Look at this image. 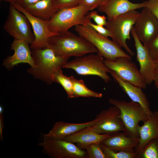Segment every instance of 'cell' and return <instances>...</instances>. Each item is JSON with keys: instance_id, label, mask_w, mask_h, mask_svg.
I'll list each match as a JSON object with an SVG mask.
<instances>
[{"instance_id": "1", "label": "cell", "mask_w": 158, "mask_h": 158, "mask_svg": "<svg viewBox=\"0 0 158 158\" xmlns=\"http://www.w3.org/2000/svg\"><path fill=\"white\" fill-rule=\"evenodd\" d=\"M47 47L52 49L57 56L68 58L98 53L97 48L88 41L69 31L50 37Z\"/></svg>"}, {"instance_id": "2", "label": "cell", "mask_w": 158, "mask_h": 158, "mask_svg": "<svg viewBox=\"0 0 158 158\" xmlns=\"http://www.w3.org/2000/svg\"><path fill=\"white\" fill-rule=\"evenodd\" d=\"M32 56L35 67H30L28 72L34 78L40 80L48 85L54 82L55 75L61 70L68 58L56 56L49 48L33 49Z\"/></svg>"}, {"instance_id": "3", "label": "cell", "mask_w": 158, "mask_h": 158, "mask_svg": "<svg viewBox=\"0 0 158 158\" xmlns=\"http://www.w3.org/2000/svg\"><path fill=\"white\" fill-rule=\"evenodd\" d=\"M90 11L86 7L79 5L59 9L48 21V28L58 34L69 31L77 25H88L91 19L87 15Z\"/></svg>"}, {"instance_id": "4", "label": "cell", "mask_w": 158, "mask_h": 158, "mask_svg": "<svg viewBox=\"0 0 158 158\" xmlns=\"http://www.w3.org/2000/svg\"><path fill=\"white\" fill-rule=\"evenodd\" d=\"M74 30L92 44L98 50L97 54L105 59L112 61L121 56L131 59L116 42L100 35L89 25H77Z\"/></svg>"}, {"instance_id": "5", "label": "cell", "mask_w": 158, "mask_h": 158, "mask_svg": "<svg viewBox=\"0 0 158 158\" xmlns=\"http://www.w3.org/2000/svg\"><path fill=\"white\" fill-rule=\"evenodd\" d=\"M108 101L120 110V117L125 128L124 132L130 137H139L137 132L139 123L149 119L143 107L138 103L132 101L127 102L124 100L110 98Z\"/></svg>"}, {"instance_id": "6", "label": "cell", "mask_w": 158, "mask_h": 158, "mask_svg": "<svg viewBox=\"0 0 158 158\" xmlns=\"http://www.w3.org/2000/svg\"><path fill=\"white\" fill-rule=\"evenodd\" d=\"M104 60L98 54H90L76 57L71 61H67L62 68L72 69L80 75L97 76L107 83L110 80L107 74L110 69L105 64Z\"/></svg>"}, {"instance_id": "7", "label": "cell", "mask_w": 158, "mask_h": 158, "mask_svg": "<svg viewBox=\"0 0 158 158\" xmlns=\"http://www.w3.org/2000/svg\"><path fill=\"white\" fill-rule=\"evenodd\" d=\"M139 13L136 10L130 11L107 20L105 26L110 31L113 41L124 49L131 56H134L135 54L126 42L127 40H130V32Z\"/></svg>"}, {"instance_id": "8", "label": "cell", "mask_w": 158, "mask_h": 158, "mask_svg": "<svg viewBox=\"0 0 158 158\" xmlns=\"http://www.w3.org/2000/svg\"><path fill=\"white\" fill-rule=\"evenodd\" d=\"M27 17L10 4L8 14L3 27L4 30L14 39L24 40L31 45L35 37Z\"/></svg>"}, {"instance_id": "9", "label": "cell", "mask_w": 158, "mask_h": 158, "mask_svg": "<svg viewBox=\"0 0 158 158\" xmlns=\"http://www.w3.org/2000/svg\"><path fill=\"white\" fill-rule=\"evenodd\" d=\"M38 145L43 153L51 158H86V152L74 143L63 140L44 138Z\"/></svg>"}, {"instance_id": "10", "label": "cell", "mask_w": 158, "mask_h": 158, "mask_svg": "<svg viewBox=\"0 0 158 158\" xmlns=\"http://www.w3.org/2000/svg\"><path fill=\"white\" fill-rule=\"evenodd\" d=\"M131 59L121 56L112 61L105 59L104 62L110 70L115 72L123 80L145 89L147 84L136 64Z\"/></svg>"}, {"instance_id": "11", "label": "cell", "mask_w": 158, "mask_h": 158, "mask_svg": "<svg viewBox=\"0 0 158 158\" xmlns=\"http://www.w3.org/2000/svg\"><path fill=\"white\" fill-rule=\"evenodd\" d=\"M120 111L115 106L102 110L96 116L98 121L92 128L100 134H111L118 132L125 131L124 125L120 117Z\"/></svg>"}, {"instance_id": "12", "label": "cell", "mask_w": 158, "mask_h": 158, "mask_svg": "<svg viewBox=\"0 0 158 158\" xmlns=\"http://www.w3.org/2000/svg\"><path fill=\"white\" fill-rule=\"evenodd\" d=\"M28 18L33 29L35 38L30 47L32 50L47 48L48 40L53 36L58 35L51 32L48 28V21L41 19L30 14L18 3L11 4Z\"/></svg>"}, {"instance_id": "13", "label": "cell", "mask_w": 158, "mask_h": 158, "mask_svg": "<svg viewBox=\"0 0 158 158\" xmlns=\"http://www.w3.org/2000/svg\"><path fill=\"white\" fill-rule=\"evenodd\" d=\"M134 27L139 40L145 45L158 34V20L145 7L140 13Z\"/></svg>"}, {"instance_id": "14", "label": "cell", "mask_w": 158, "mask_h": 158, "mask_svg": "<svg viewBox=\"0 0 158 158\" xmlns=\"http://www.w3.org/2000/svg\"><path fill=\"white\" fill-rule=\"evenodd\" d=\"M29 44L24 40L14 39L11 47L14 53L4 59L3 65L8 69H11L19 63H26L29 64L31 68H35V63Z\"/></svg>"}, {"instance_id": "15", "label": "cell", "mask_w": 158, "mask_h": 158, "mask_svg": "<svg viewBox=\"0 0 158 158\" xmlns=\"http://www.w3.org/2000/svg\"><path fill=\"white\" fill-rule=\"evenodd\" d=\"M130 32L135 42L137 59L140 66V72L146 84L150 85L153 81L155 73L154 61L137 37L134 26Z\"/></svg>"}, {"instance_id": "16", "label": "cell", "mask_w": 158, "mask_h": 158, "mask_svg": "<svg viewBox=\"0 0 158 158\" xmlns=\"http://www.w3.org/2000/svg\"><path fill=\"white\" fill-rule=\"evenodd\" d=\"M145 7V1L134 3L129 0H104L97 8L106 15L107 20H110L119 15Z\"/></svg>"}, {"instance_id": "17", "label": "cell", "mask_w": 158, "mask_h": 158, "mask_svg": "<svg viewBox=\"0 0 158 158\" xmlns=\"http://www.w3.org/2000/svg\"><path fill=\"white\" fill-rule=\"evenodd\" d=\"M109 73L132 101L138 103L143 107L150 118L153 112L151 110L149 103L142 88L123 80L113 70L110 69Z\"/></svg>"}, {"instance_id": "18", "label": "cell", "mask_w": 158, "mask_h": 158, "mask_svg": "<svg viewBox=\"0 0 158 158\" xmlns=\"http://www.w3.org/2000/svg\"><path fill=\"white\" fill-rule=\"evenodd\" d=\"M98 120L96 117L90 121L79 123H71L62 121L57 122L48 133L44 134V138L63 140L66 137L85 128L93 126Z\"/></svg>"}, {"instance_id": "19", "label": "cell", "mask_w": 158, "mask_h": 158, "mask_svg": "<svg viewBox=\"0 0 158 158\" xmlns=\"http://www.w3.org/2000/svg\"><path fill=\"white\" fill-rule=\"evenodd\" d=\"M139 141V137H132L124 132L121 131L110 134L101 143L114 151L132 152L135 150Z\"/></svg>"}, {"instance_id": "20", "label": "cell", "mask_w": 158, "mask_h": 158, "mask_svg": "<svg viewBox=\"0 0 158 158\" xmlns=\"http://www.w3.org/2000/svg\"><path fill=\"white\" fill-rule=\"evenodd\" d=\"M110 135L98 133L94 131L91 126L68 136L63 140L73 143H76L78 147L83 150L91 144L101 143Z\"/></svg>"}, {"instance_id": "21", "label": "cell", "mask_w": 158, "mask_h": 158, "mask_svg": "<svg viewBox=\"0 0 158 158\" xmlns=\"http://www.w3.org/2000/svg\"><path fill=\"white\" fill-rule=\"evenodd\" d=\"M137 132L139 141L135 149L137 153L140 151L151 140L158 138V111L153 112L150 118L138 126Z\"/></svg>"}, {"instance_id": "22", "label": "cell", "mask_w": 158, "mask_h": 158, "mask_svg": "<svg viewBox=\"0 0 158 158\" xmlns=\"http://www.w3.org/2000/svg\"><path fill=\"white\" fill-rule=\"evenodd\" d=\"M24 8L32 16L47 21L59 10L53 6L52 0H41Z\"/></svg>"}, {"instance_id": "23", "label": "cell", "mask_w": 158, "mask_h": 158, "mask_svg": "<svg viewBox=\"0 0 158 158\" xmlns=\"http://www.w3.org/2000/svg\"><path fill=\"white\" fill-rule=\"evenodd\" d=\"M73 84L74 98L80 97L100 98L103 94L94 91L87 88L82 79H77L73 76H70Z\"/></svg>"}, {"instance_id": "24", "label": "cell", "mask_w": 158, "mask_h": 158, "mask_svg": "<svg viewBox=\"0 0 158 158\" xmlns=\"http://www.w3.org/2000/svg\"><path fill=\"white\" fill-rule=\"evenodd\" d=\"M137 154L138 158H158V138L150 140Z\"/></svg>"}, {"instance_id": "25", "label": "cell", "mask_w": 158, "mask_h": 158, "mask_svg": "<svg viewBox=\"0 0 158 158\" xmlns=\"http://www.w3.org/2000/svg\"><path fill=\"white\" fill-rule=\"evenodd\" d=\"M54 82L59 83L63 87L68 98H74L72 82L70 77H68L63 74L61 70L55 75Z\"/></svg>"}, {"instance_id": "26", "label": "cell", "mask_w": 158, "mask_h": 158, "mask_svg": "<svg viewBox=\"0 0 158 158\" xmlns=\"http://www.w3.org/2000/svg\"><path fill=\"white\" fill-rule=\"evenodd\" d=\"M100 144L107 158H138L137 154L135 150L132 152L116 151L101 143Z\"/></svg>"}, {"instance_id": "27", "label": "cell", "mask_w": 158, "mask_h": 158, "mask_svg": "<svg viewBox=\"0 0 158 158\" xmlns=\"http://www.w3.org/2000/svg\"><path fill=\"white\" fill-rule=\"evenodd\" d=\"M85 149L88 158H107L100 143L91 144L88 145Z\"/></svg>"}, {"instance_id": "28", "label": "cell", "mask_w": 158, "mask_h": 158, "mask_svg": "<svg viewBox=\"0 0 158 158\" xmlns=\"http://www.w3.org/2000/svg\"><path fill=\"white\" fill-rule=\"evenodd\" d=\"M144 46L153 61L158 59V34L147 44Z\"/></svg>"}, {"instance_id": "29", "label": "cell", "mask_w": 158, "mask_h": 158, "mask_svg": "<svg viewBox=\"0 0 158 158\" xmlns=\"http://www.w3.org/2000/svg\"><path fill=\"white\" fill-rule=\"evenodd\" d=\"M53 6L60 8L77 6L79 5L80 0H52Z\"/></svg>"}, {"instance_id": "30", "label": "cell", "mask_w": 158, "mask_h": 158, "mask_svg": "<svg viewBox=\"0 0 158 158\" xmlns=\"http://www.w3.org/2000/svg\"><path fill=\"white\" fill-rule=\"evenodd\" d=\"M87 16L98 25L105 26L107 23L106 17L105 16L99 15L96 11H91Z\"/></svg>"}, {"instance_id": "31", "label": "cell", "mask_w": 158, "mask_h": 158, "mask_svg": "<svg viewBox=\"0 0 158 158\" xmlns=\"http://www.w3.org/2000/svg\"><path fill=\"white\" fill-rule=\"evenodd\" d=\"M88 25L101 35L107 38L111 37L112 34L110 31L107 28H104V26L94 24L91 22L89 23Z\"/></svg>"}, {"instance_id": "32", "label": "cell", "mask_w": 158, "mask_h": 158, "mask_svg": "<svg viewBox=\"0 0 158 158\" xmlns=\"http://www.w3.org/2000/svg\"><path fill=\"white\" fill-rule=\"evenodd\" d=\"M145 1V7H146L158 20V0H147Z\"/></svg>"}, {"instance_id": "33", "label": "cell", "mask_w": 158, "mask_h": 158, "mask_svg": "<svg viewBox=\"0 0 158 158\" xmlns=\"http://www.w3.org/2000/svg\"><path fill=\"white\" fill-rule=\"evenodd\" d=\"M103 0H80L79 5H83L87 7L90 11H92L98 8Z\"/></svg>"}, {"instance_id": "34", "label": "cell", "mask_w": 158, "mask_h": 158, "mask_svg": "<svg viewBox=\"0 0 158 158\" xmlns=\"http://www.w3.org/2000/svg\"><path fill=\"white\" fill-rule=\"evenodd\" d=\"M41 0H19L17 3L22 7H25L33 4Z\"/></svg>"}, {"instance_id": "35", "label": "cell", "mask_w": 158, "mask_h": 158, "mask_svg": "<svg viewBox=\"0 0 158 158\" xmlns=\"http://www.w3.org/2000/svg\"><path fill=\"white\" fill-rule=\"evenodd\" d=\"M4 128V120L2 113H0V139L1 141L3 139L2 130Z\"/></svg>"}, {"instance_id": "36", "label": "cell", "mask_w": 158, "mask_h": 158, "mask_svg": "<svg viewBox=\"0 0 158 158\" xmlns=\"http://www.w3.org/2000/svg\"><path fill=\"white\" fill-rule=\"evenodd\" d=\"M153 81L155 87L158 90V72H155Z\"/></svg>"}, {"instance_id": "37", "label": "cell", "mask_w": 158, "mask_h": 158, "mask_svg": "<svg viewBox=\"0 0 158 158\" xmlns=\"http://www.w3.org/2000/svg\"><path fill=\"white\" fill-rule=\"evenodd\" d=\"M155 72H158V59L154 61Z\"/></svg>"}, {"instance_id": "38", "label": "cell", "mask_w": 158, "mask_h": 158, "mask_svg": "<svg viewBox=\"0 0 158 158\" xmlns=\"http://www.w3.org/2000/svg\"><path fill=\"white\" fill-rule=\"evenodd\" d=\"M4 1L9 2L10 4L17 3L19 0H0Z\"/></svg>"}, {"instance_id": "39", "label": "cell", "mask_w": 158, "mask_h": 158, "mask_svg": "<svg viewBox=\"0 0 158 158\" xmlns=\"http://www.w3.org/2000/svg\"></svg>"}]
</instances>
